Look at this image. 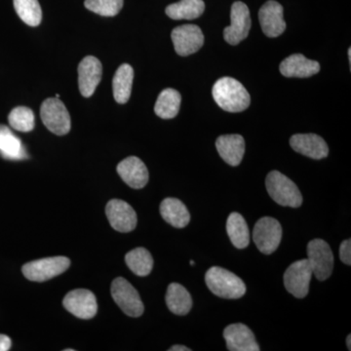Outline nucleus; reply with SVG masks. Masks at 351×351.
<instances>
[{"label": "nucleus", "instance_id": "obj_15", "mask_svg": "<svg viewBox=\"0 0 351 351\" xmlns=\"http://www.w3.org/2000/svg\"><path fill=\"white\" fill-rule=\"evenodd\" d=\"M101 75L103 66L96 57L87 56L80 62L78 66V86L83 97L90 98L94 94L101 82Z\"/></svg>", "mask_w": 351, "mask_h": 351}, {"label": "nucleus", "instance_id": "obj_5", "mask_svg": "<svg viewBox=\"0 0 351 351\" xmlns=\"http://www.w3.org/2000/svg\"><path fill=\"white\" fill-rule=\"evenodd\" d=\"M282 226L271 217H263L254 226L253 239L258 251L270 255L278 248L282 239Z\"/></svg>", "mask_w": 351, "mask_h": 351}, {"label": "nucleus", "instance_id": "obj_16", "mask_svg": "<svg viewBox=\"0 0 351 351\" xmlns=\"http://www.w3.org/2000/svg\"><path fill=\"white\" fill-rule=\"evenodd\" d=\"M226 348L230 351H258L261 350L250 328L242 323L232 324L223 331Z\"/></svg>", "mask_w": 351, "mask_h": 351}, {"label": "nucleus", "instance_id": "obj_27", "mask_svg": "<svg viewBox=\"0 0 351 351\" xmlns=\"http://www.w3.org/2000/svg\"><path fill=\"white\" fill-rule=\"evenodd\" d=\"M226 232L233 246L244 249L250 243V232L246 221L242 215L232 213L226 221Z\"/></svg>", "mask_w": 351, "mask_h": 351}, {"label": "nucleus", "instance_id": "obj_23", "mask_svg": "<svg viewBox=\"0 0 351 351\" xmlns=\"http://www.w3.org/2000/svg\"><path fill=\"white\" fill-rule=\"evenodd\" d=\"M0 156L9 160L27 158L22 141L5 125H0Z\"/></svg>", "mask_w": 351, "mask_h": 351}, {"label": "nucleus", "instance_id": "obj_28", "mask_svg": "<svg viewBox=\"0 0 351 351\" xmlns=\"http://www.w3.org/2000/svg\"><path fill=\"white\" fill-rule=\"evenodd\" d=\"M126 265L136 276L144 277L151 274L154 267V258L147 249L136 248L125 256Z\"/></svg>", "mask_w": 351, "mask_h": 351}, {"label": "nucleus", "instance_id": "obj_9", "mask_svg": "<svg viewBox=\"0 0 351 351\" xmlns=\"http://www.w3.org/2000/svg\"><path fill=\"white\" fill-rule=\"evenodd\" d=\"M313 276V269L307 258L293 263L284 274L286 290L298 299H304L308 294Z\"/></svg>", "mask_w": 351, "mask_h": 351}, {"label": "nucleus", "instance_id": "obj_7", "mask_svg": "<svg viewBox=\"0 0 351 351\" xmlns=\"http://www.w3.org/2000/svg\"><path fill=\"white\" fill-rule=\"evenodd\" d=\"M110 292L117 306L127 315L140 317L144 313V304L138 291L123 277H117L113 280Z\"/></svg>", "mask_w": 351, "mask_h": 351}, {"label": "nucleus", "instance_id": "obj_29", "mask_svg": "<svg viewBox=\"0 0 351 351\" xmlns=\"http://www.w3.org/2000/svg\"><path fill=\"white\" fill-rule=\"evenodd\" d=\"M16 13L31 27H38L43 20V10L38 0H14Z\"/></svg>", "mask_w": 351, "mask_h": 351}, {"label": "nucleus", "instance_id": "obj_2", "mask_svg": "<svg viewBox=\"0 0 351 351\" xmlns=\"http://www.w3.org/2000/svg\"><path fill=\"white\" fill-rule=\"evenodd\" d=\"M205 282L214 295L223 299H240L247 290L246 285L240 277L219 267H213L207 270Z\"/></svg>", "mask_w": 351, "mask_h": 351}, {"label": "nucleus", "instance_id": "obj_35", "mask_svg": "<svg viewBox=\"0 0 351 351\" xmlns=\"http://www.w3.org/2000/svg\"><path fill=\"white\" fill-rule=\"evenodd\" d=\"M346 346H348V350H351V335H348L346 338Z\"/></svg>", "mask_w": 351, "mask_h": 351}, {"label": "nucleus", "instance_id": "obj_32", "mask_svg": "<svg viewBox=\"0 0 351 351\" xmlns=\"http://www.w3.org/2000/svg\"><path fill=\"white\" fill-rule=\"evenodd\" d=\"M339 258L345 265H351V240L348 239L341 242L339 246Z\"/></svg>", "mask_w": 351, "mask_h": 351}, {"label": "nucleus", "instance_id": "obj_18", "mask_svg": "<svg viewBox=\"0 0 351 351\" xmlns=\"http://www.w3.org/2000/svg\"><path fill=\"white\" fill-rule=\"evenodd\" d=\"M117 173L123 182L132 189L145 188L149 182L147 166L136 156L127 157L117 165Z\"/></svg>", "mask_w": 351, "mask_h": 351}, {"label": "nucleus", "instance_id": "obj_13", "mask_svg": "<svg viewBox=\"0 0 351 351\" xmlns=\"http://www.w3.org/2000/svg\"><path fill=\"white\" fill-rule=\"evenodd\" d=\"M110 226L119 232H130L137 226V214L125 201L112 199L106 207Z\"/></svg>", "mask_w": 351, "mask_h": 351}, {"label": "nucleus", "instance_id": "obj_25", "mask_svg": "<svg viewBox=\"0 0 351 351\" xmlns=\"http://www.w3.org/2000/svg\"><path fill=\"white\" fill-rule=\"evenodd\" d=\"M181 101V94L177 90L167 88L159 94L154 106V112L160 119H174L179 113Z\"/></svg>", "mask_w": 351, "mask_h": 351}, {"label": "nucleus", "instance_id": "obj_33", "mask_svg": "<svg viewBox=\"0 0 351 351\" xmlns=\"http://www.w3.org/2000/svg\"><path fill=\"white\" fill-rule=\"evenodd\" d=\"M11 345V339L9 337L5 336V335L0 334V351H7L10 350Z\"/></svg>", "mask_w": 351, "mask_h": 351}, {"label": "nucleus", "instance_id": "obj_10", "mask_svg": "<svg viewBox=\"0 0 351 351\" xmlns=\"http://www.w3.org/2000/svg\"><path fill=\"white\" fill-rule=\"evenodd\" d=\"M171 38L176 53L182 57L195 54L204 44L203 32L196 25H182L175 27Z\"/></svg>", "mask_w": 351, "mask_h": 351}, {"label": "nucleus", "instance_id": "obj_6", "mask_svg": "<svg viewBox=\"0 0 351 351\" xmlns=\"http://www.w3.org/2000/svg\"><path fill=\"white\" fill-rule=\"evenodd\" d=\"M40 117L46 128L58 136L66 135L71 130V117L59 98L44 101L40 108Z\"/></svg>", "mask_w": 351, "mask_h": 351}, {"label": "nucleus", "instance_id": "obj_37", "mask_svg": "<svg viewBox=\"0 0 351 351\" xmlns=\"http://www.w3.org/2000/svg\"><path fill=\"white\" fill-rule=\"evenodd\" d=\"M191 265H195V261H191Z\"/></svg>", "mask_w": 351, "mask_h": 351}, {"label": "nucleus", "instance_id": "obj_31", "mask_svg": "<svg viewBox=\"0 0 351 351\" xmlns=\"http://www.w3.org/2000/svg\"><path fill=\"white\" fill-rule=\"evenodd\" d=\"M84 4L88 10L92 12L104 17H113L123 7V0H85Z\"/></svg>", "mask_w": 351, "mask_h": 351}, {"label": "nucleus", "instance_id": "obj_22", "mask_svg": "<svg viewBox=\"0 0 351 351\" xmlns=\"http://www.w3.org/2000/svg\"><path fill=\"white\" fill-rule=\"evenodd\" d=\"M166 304L171 313L176 315H186L193 307V299L184 286L179 283H171L166 293Z\"/></svg>", "mask_w": 351, "mask_h": 351}, {"label": "nucleus", "instance_id": "obj_36", "mask_svg": "<svg viewBox=\"0 0 351 351\" xmlns=\"http://www.w3.org/2000/svg\"><path fill=\"white\" fill-rule=\"evenodd\" d=\"M348 60H350V63H351V48L348 49Z\"/></svg>", "mask_w": 351, "mask_h": 351}, {"label": "nucleus", "instance_id": "obj_11", "mask_svg": "<svg viewBox=\"0 0 351 351\" xmlns=\"http://www.w3.org/2000/svg\"><path fill=\"white\" fill-rule=\"evenodd\" d=\"M232 24L223 31V38L230 45H237L248 36L251 29V16L248 6L242 1L232 4L230 12Z\"/></svg>", "mask_w": 351, "mask_h": 351}, {"label": "nucleus", "instance_id": "obj_17", "mask_svg": "<svg viewBox=\"0 0 351 351\" xmlns=\"http://www.w3.org/2000/svg\"><path fill=\"white\" fill-rule=\"evenodd\" d=\"M290 145L295 152L316 160L329 154L326 142L316 134H295L290 138Z\"/></svg>", "mask_w": 351, "mask_h": 351}, {"label": "nucleus", "instance_id": "obj_1", "mask_svg": "<svg viewBox=\"0 0 351 351\" xmlns=\"http://www.w3.org/2000/svg\"><path fill=\"white\" fill-rule=\"evenodd\" d=\"M212 93L215 101L226 112H241L250 106V94L246 88L234 78H219L218 82L215 83Z\"/></svg>", "mask_w": 351, "mask_h": 351}, {"label": "nucleus", "instance_id": "obj_14", "mask_svg": "<svg viewBox=\"0 0 351 351\" xmlns=\"http://www.w3.org/2000/svg\"><path fill=\"white\" fill-rule=\"evenodd\" d=\"M258 20L263 34L269 38H277L285 32L283 7L274 0H269L261 7Z\"/></svg>", "mask_w": 351, "mask_h": 351}, {"label": "nucleus", "instance_id": "obj_26", "mask_svg": "<svg viewBox=\"0 0 351 351\" xmlns=\"http://www.w3.org/2000/svg\"><path fill=\"white\" fill-rule=\"evenodd\" d=\"M205 10L203 0H180L166 7L165 12L173 20H195Z\"/></svg>", "mask_w": 351, "mask_h": 351}, {"label": "nucleus", "instance_id": "obj_24", "mask_svg": "<svg viewBox=\"0 0 351 351\" xmlns=\"http://www.w3.org/2000/svg\"><path fill=\"white\" fill-rule=\"evenodd\" d=\"M134 80V69L130 64H123L113 76V97L119 104H126L131 96Z\"/></svg>", "mask_w": 351, "mask_h": 351}, {"label": "nucleus", "instance_id": "obj_4", "mask_svg": "<svg viewBox=\"0 0 351 351\" xmlns=\"http://www.w3.org/2000/svg\"><path fill=\"white\" fill-rule=\"evenodd\" d=\"M71 265V261L66 257H52L32 261L23 267L25 278L34 282H44L53 277L64 274Z\"/></svg>", "mask_w": 351, "mask_h": 351}, {"label": "nucleus", "instance_id": "obj_30", "mask_svg": "<svg viewBox=\"0 0 351 351\" xmlns=\"http://www.w3.org/2000/svg\"><path fill=\"white\" fill-rule=\"evenodd\" d=\"M10 126L20 132H31L34 128V113L31 108L17 107L8 115Z\"/></svg>", "mask_w": 351, "mask_h": 351}, {"label": "nucleus", "instance_id": "obj_8", "mask_svg": "<svg viewBox=\"0 0 351 351\" xmlns=\"http://www.w3.org/2000/svg\"><path fill=\"white\" fill-rule=\"evenodd\" d=\"M307 260L313 269V276L319 281L331 276L334 267V255L331 247L322 239H313L307 244Z\"/></svg>", "mask_w": 351, "mask_h": 351}, {"label": "nucleus", "instance_id": "obj_34", "mask_svg": "<svg viewBox=\"0 0 351 351\" xmlns=\"http://www.w3.org/2000/svg\"><path fill=\"white\" fill-rule=\"evenodd\" d=\"M191 348L184 346H174L170 348L169 351H191Z\"/></svg>", "mask_w": 351, "mask_h": 351}, {"label": "nucleus", "instance_id": "obj_19", "mask_svg": "<svg viewBox=\"0 0 351 351\" xmlns=\"http://www.w3.org/2000/svg\"><path fill=\"white\" fill-rule=\"evenodd\" d=\"M280 73L286 77H311L320 71L318 62L308 60L302 54L291 55L279 66Z\"/></svg>", "mask_w": 351, "mask_h": 351}, {"label": "nucleus", "instance_id": "obj_21", "mask_svg": "<svg viewBox=\"0 0 351 351\" xmlns=\"http://www.w3.org/2000/svg\"><path fill=\"white\" fill-rule=\"evenodd\" d=\"M160 214L166 223L176 228H184L191 221L188 208L177 198H166L160 204Z\"/></svg>", "mask_w": 351, "mask_h": 351}, {"label": "nucleus", "instance_id": "obj_12", "mask_svg": "<svg viewBox=\"0 0 351 351\" xmlns=\"http://www.w3.org/2000/svg\"><path fill=\"white\" fill-rule=\"evenodd\" d=\"M63 304L66 311L82 319H91L98 311L96 297L91 291L85 289H77L68 293Z\"/></svg>", "mask_w": 351, "mask_h": 351}, {"label": "nucleus", "instance_id": "obj_3", "mask_svg": "<svg viewBox=\"0 0 351 351\" xmlns=\"http://www.w3.org/2000/svg\"><path fill=\"white\" fill-rule=\"evenodd\" d=\"M267 193L277 204L298 208L302 204V195L297 184L279 171H271L265 180Z\"/></svg>", "mask_w": 351, "mask_h": 351}, {"label": "nucleus", "instance_id": "obj_20", "mask_svg": "<svg viewBox=\"0 0 351 351\" xmlns=\"http://www.w3.org/2000/svg\"><path fill=\"white\" fill-rule=\"evenodd\" d=\"M216 147L219 156L228 165L239 166L245 154V141L241 135H223L217 138Z\"/></svg>", "mask_w": 351, "mask_h": 351}]
</instances>
